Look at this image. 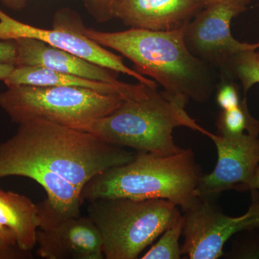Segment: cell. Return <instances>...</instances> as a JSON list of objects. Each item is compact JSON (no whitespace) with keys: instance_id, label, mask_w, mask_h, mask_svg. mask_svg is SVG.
Here are the masks:
<instances>
[{"instance_id":"d4e9b609","label":"cell","mask_w":259,"mask_h":259,"mask_svg":"<svg viewBox=\"0 0 259 259\" xmlns=\"http://www.w3.org/2000/svg\"><path fill=\"white\" fill-rule=\"evenodd\" d=\"M257 190L259 192V166L255 171L251 180L242 188L241 192L246 191Z\"/></svg>"},{"instance_id":"83f0119b","label":"cell","mask_w":259,"mask_h":259,"mask_svg":"<svg viewBox=\"0 0 259 259\" xmlns=\"http://www.w3.org/2000/svg\"><path fill=\"white\" fill-rule=\"evenodd\" d=\"M200 1L202 2L204 6H205V5L211 4V3H214V2L217 1V0H200Z\"/></svg>"},{"instance_id":"2e32d148","label":"cell","mask_w":259,"mask_h":259,"mask_svg":"<svg viewBox=\"0 0 259 259\" xmlns=\"http://www.w3.org/2000/svg\"><path fill=\"white\" fill-rule=\"evenodd\" d=\"M220 71L221 78L239 81L246 97L248 90L259 83V52L255 49L241 51L232 56Z\"/></svg>"},{"instance_id":"52a82bcc","label":"cell","mask_w":259,"mask_h":259,"mask_svg":"<svg viewBox=\"0 0 259 259\" xmlns=\"http://www.w3.org/2000/svg\"><path fill=\"white\" fill-rule=\"evenodd\" d=\"M83 27L81 17L68 8H61L56 12L52 29L37 28L22 23L0 9V40L29 37L41 40L51 47L68 51L94 64L128 75L149 88L157 89L156 81L127 67L122 57L110 52L85 35Z\"/></svg>"},{"instance_id":"8fae6325","label":"cell","mask_w":259,"mask_h":259,"mask_svg":"<svg viewBox=\"0 0 259 259\" xmlns=\"http://www.w3.org/2000/svg\"><path fill=\"white\" fill-rule=\"evenodd\" d=\"M206 136L215 145L218 161L211 173L201 177L196 195L213 199L224 191L241 192L259 166V136L224 137L209 131Z\"/></svg>"},{"instance_id":"7a4b0ae2","label":"cell","mask_w":259,"mask_h":259,"mask_svg":"<svg viewBox=\"0 0 259 259\" xmlns=\"http://www.w3.org/2000/svg\"><path fill=\"white\" fill-rule=\"evenodd\" d=\"M185 28L172 31L130 28L103 32L84 26L83 32L102 47L125 56L137 72L152 78L163 91L205 102L214 89L212 67L188 50Z\"/></svg>"},{"instance_id":"7c38bea8","label":"cell","mask_w":259,"mask_h":259,"mask_svg":"<svg viewBox=\"0 0 259 259\" xmlns=\"http://www.w3.org/2000/svg\"><path fill=\"white\" fill-rule=\"evenodd\" d=\"M204 7L200 0H119L114 15L131 28L172 31L185 28Z\"/></svg>"},{"instance_id":"cb8c5ba5","label":"cell","mask_w":259,"mask_h":259,"mask_svg":"<svg viewBox=\"0 0 259 259\" xmlns=\"http://www.w3.org/2000/svg\"><path fill=\"white\" fill-rule=\"evenodd\" d=\"M0 2L10 9L20 10L25 8L28 0H0Z\"/></svg>"},{"instance_id":"7402d4cb","label":"cell","mask_w":259,"mask_h":259,"mask_svg":"<svg viewBox=\"0 0 259 259\" xmlns=\"http://www.w3.org/2000/svg\"><path fill=\"white\" fill-rule=\"evenodd\" d=\"M17 50L13 40H0V63L16 66Z\"/></svg>"},{"instance_id":"4316f807","label":"cell","mask_w":259,"mask_h":259,"mask_svg":"<svg viewBox=\"0 0 259 259\" xmlns=\"http://www.w3.org/2000/svg\"><path fill=\"white\" fill-rule=\"evenodd\" d=\"M15 67V65L0 63V81H4L10 76Z\"/></svg>"},{"instance_id":"44dd1931","label":"cell","mask_w":259,"mask_h":259,"mask_svg":"<svg viewBox=\"0 0 259 259\" xmlns=\"http://www.w3.org/2000/svg\"><path fill=\"white\" fill-rule=\"evenodd\" d=\"M216 101L223 110H231L239 105V91L233 80L222 78V83L218 87Z\"/></svg>"},{"instance_id":"30bf717a","label":"cell","mask_w":259,"mask_h":259,"mask_svg":"<svg viewBox=\"0 0 259 259\" xmlns=\"http://www.w3.org/2000/svg\"><path fill=\"white\" fill-rule=\"evenodd\" d=\"M37 254L46 259H103L100 231L89 216L65 217L47 200L37 204Z\"/></svg>"},{"instance_id":"d6986e66","label":"cell","mask_w":259,"mask_h":259,"mask_svg":"<svg viewBox=\"0 0 259 259\" xmlns=\"http://www.w3.org/2000/svg\"><path fill=\"white\" fill-rule=\"evenodd\" d=\"M227 258H259V229L246 230L237 233L231 248L224 253Z\"/></svg>"},{"instance_id":"ac0fdd59","label":"cell","mask_w":259,"mask_h":259,"mask_svg":"<svg viewBox=\"0 0 259 259\" xmlns=\"http://www.w3.org/2000/svg\"><path fill=\"white\" fill-rule=\"evenodd\" d=\"M184 226L183 215L173 226L168 228L161 238L146 252L142 259H179L181 258L182 246L180 238Z\"/></svg>"},{"instance_id":"ffe728a7","label":"cell","mask_w":259,"mask_h":259,"mask_svg":"<svg viewBox=\"0 0 259 259\" xmlns=\"http://www.w3.org/2000/svg\"><path fill=\"white\" fill-rule=\"evenodd\" d=\"M95 21L105 23L115 18V9L119 0H80Z\"/></svg>"},{"instance_id":"4fadbf2b","label":"cell","mask_w":259,"mask_h":259,"mask_svg":"<svg viewBox=\"0 0 259 259\" xmlns=\"http://www.w3.org/2000/svg\"><path fill=\"white\" fill-rule=\"evenodd\" d=\"M14 40L17 50L16 66H36L86 79L122 86L119 73L90 62L68 51L51 47L47 42L29 37Z\"/></svg>"},{"instance_id":"3957f363","label":"cell","mask_w":259,"mask_h":259,"mask_svg":"<svg viewBox=\"0 0 259 259\" xmlns=\"http://www.w3.org/2000/svg\"><path fill=\"white\" fill-rule=\"evenodd\" d=\"M202 176L190 148L168 156L138 152L128 163L93 177L83 187L81 200L163 199L185 212L198 199L196 190Z\"/></svg>"},{"instance_id":"ba28073f","label":"cell","mask_w":259,"mask_h":259,"mask_svg":"<svg viewBox=\"0 0 259 259\" xmlns=\"http://www.w3.org/2000/svg\"><path fill=\"white\" fill-rule=\"evenodd\" d=\"M252 201L244 214L227 215L213 199L199 198L184 214L182 255L191 259H217L224 255L228 240L240 232L259 229L258 191L251 190Z\"/></svg>"},{"instance_id":"9c48e42d","label":"cell","mask_w":259,"mask_h":259,"mask_svg":"<svg viewBox=\"0 0 259 259\" xmlns=\"http://www.w3.org/2000/svg\"><path fill=\"white\" fill-rule=\"evenodd\" d=\"M250 0H217L205 5L184 30V40L192 55L221 70L235 54L259 49V42L237 40L231 34L233 18L244 13Z\"/></svg>"},{"instance_id":"6da1fadb","label":"cell","mask_w":259,"mask_h":259,"mask_svg":"<svg viewBox=\"0 0 259 259\" xmlns=\"http://www.w3.org/2000/svg\"><path fill=\"white\" fill-rule=\"evenodd\" d=\"M18 125L17 132L0 144V179L35 181L47 192L46 200L65 217L81 214V192L93 177L136 156L91 133L48 121Z\"/></svg>"},{"instance_id":"603a6c76","label":"cell","mask_w":259,"mask_h":259,"mask_svg":"<svg viewBox=\"0 0 259 259\" xmlns=\"http://www.w3.org/2000/svg\"><path fill=\"white\" fill-rule=\"evenodd\" d=\"M30 251L22 250L20 247L5 244L0 241V259H30Z\"/></svg>"},{"instance_id":"277c9868","label":"cell","mask_w":259,"mask_h":259,"mask_svg":"<svg viewBox=\"0 0 259 259\" xmlns=\"http://www.w3.org/2000/svg\"><path fill=\"white\" fill-rule=\"evenodd\" d=\"M189 99L151 89L144 96L124 100L111 113L94 122L85 132L108 144L133 148L138 152L168 156L180 151L173 131L187 127L201 134L208 131L186 112Z\"/></svg>"},{"instance_id":"e0dca14e","label":"cell","mask_w":259,"mask_h":259,"mask_svg":"<svg viewBox=\"0 0 259 259\" xmlns=\"http://www.w3.org/2000/svg\"><path fill=\"white\" fill-rule=\"evenodd\" d=\"M216 126L218 135L224 137H238L245 134L259 136V121L250 115L246 97L239 105L231 110H222L218 116Z\"/></svg>"},{"instance_id":"8992f818","label":"cell","mask_w":259,"mask_h":259,"mask_svg":"<svg viewBox=\"0 0 259 259\" xmlns=\"http://www.w3.org/2000/svg\"><path fill=\"white\" fill-rule=\"evenodd\" d=\"M124 100L119 95L86 88L17 85L0 93V108L18 125L42 120L86 131Z\"/></svg>"},{"instance_id":"5bb4252c","label":"cell","mask_w":259,"mask_h":259,"mask_svg":"<svg viewBox=\"0 0 259 259\" xmlns=\"http://www.w3.org/2000/svg\"><path fill=\"white\" fill-rule=\"evenodd\" d=\"M4 83L7 87L31 85L86 88L107 95H119L125 100L144 96L152 89L141 83L117 86L36 66H15Z\"/></svg>"},{"instance_id":"9a60e30c","label":"cell","mask_w":259,"mask_h":259,"mask_svg":"<svg viewBox=\"0 0 259 259\" xmlns=\"http://www.w3.org/2000/svg\"><path fill=\"white\" fill-rule=\"evenodd\" d=\"M39 225L37 204L23 194L0 189V228L11 232L22 250L30 251L36 245Z\"/></svg>"},{"instance_id":"484cf974","label":"cell","mask_w":259,"mask_h":259,"mask_svg":"<svg viewBox=\"0 0 259 259\" xmlns=\"http://www.w3.org/2000/svg\"><path fill=\"white\" fill-rule=\"evenodd\" d=\"M0 241L6 245L18 246L14 235L11 232L5 231L2 228H0Z\"/></svg>"},{"instance_id":"5b68a950","label":"cell","mask_w":259,"mask_h":259,"mask_svg":"<svg viewBox=\"0 0 259 259\" xmlns=\"http://www.w3.org/2000/svg\"><path fill=\"white\" fill-rule=\"evenodd\" d=\"M88 216L100 231L106 259H135L182 218L178 206L163 199H98Z\"/></svg>"}]
</instances>
